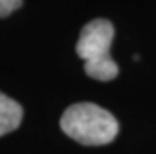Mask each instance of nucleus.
Masks as SVG:
<instances>
[{
	"mask_svg": "<svg viewBox=\"0 0 156 154\" xmlns=\"http://www.w3.org/2000/svg\"><path fill=\"white\" fill-rule=\"evenodd\" d=\"M60 126L68 137L88 146L107 145L118 134L115 116L93 102L69 105L62 115Z\"/></svg>",
	"mask_w": 156,
	"mask_h": 154,
	"instance_id": "nucleus-1",
	"label": "nucleus"
},
{
	"mask_svg": "<svg viewBox=\"0 0 156 154\" xmlns=\"http://www.w3.org/2000/svg\"><path fill=\"white\" fill-rule=\"evenodd\" d=\"M115 29L107 19H93L82 29L76 44L77 55L84 60L87 76L107 82L117 77L118 65L111 57Z\"/></svg>",
	"mask_w": 156,
	"mask_h": 154,
	"instance_id": "nucleus-2",
	"label": "nucleus"
},
{
	"mask_svg": "<svg viewBox=\"0 0 156 154\" xmlns=\"http://www.w3.org/2000/svg\"><path fill=\"white\" fill-rule=\"evenodd\" d=\"M22 116L24 110L19 102L0 91V137L19 128Z\"/></svg>",
	"mask_w": 156,
	"mask_h": 154,
	"instance_id": "nucleus-3",
	"label": "nucleus"
},
{
	"mask_svg": "<svg viewBox=\"0 0 156 154\" xmlns=\"http://www.w3.org/2000/svg\"><path fill=\"white\" fill-rule=\"evenodd\" d=\"M24 0H0V17H6L22 6Z\"/></svg>",
	"mask_w": 156,
	"mask_h": 154,
	"instance_id": "nucleus-4",
	"label": "nucleus"
}]
</instances>
